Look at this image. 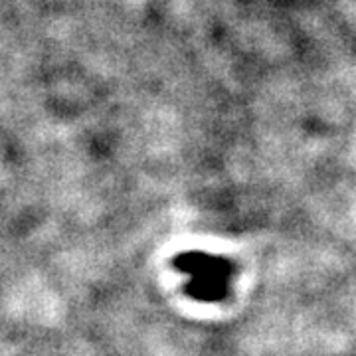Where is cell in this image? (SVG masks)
<instances>
[{"label":"cell","instance_id":"6da1fadb","mask_svg":"<svg viewBox=\"0 0 356 356\" xmlns=\"http://www.w3.org/2000/svg\"><path fill=\"white\" fill-rule=\"evenodd\" d=\"M177 271L188 275L186 295L200 303L224 301L229 293V281L236 267L228 257L206 252H182L172 259Z\"/></svg>","mask_w":356,"mask_h":356}]
</instances>
